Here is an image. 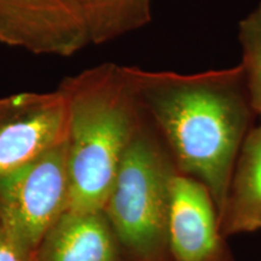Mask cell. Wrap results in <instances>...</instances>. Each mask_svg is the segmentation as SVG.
<instances>
[{
	"label": "cell",
	"mask_w": 261,
	"mask_h": 261,
	"mask_svg": "<svg viewBox=\"0 0 261 261\" xmlns=\"http://www.w3.org/2000/svg\"><path fill=\"white\" fill-rule=\"evenodd\" d=\"M126 71L178 172L207 187L220 215L255 114L241 65L197 74L136 67Z\"/></svg>",
	"instance_id": "1"
},
{
	"label": "cell",
	"mask_w": 261,
	"mask_h": 261,
	"mask_svg": "<svg viewBox=\"0 0 261 261\" xmlns=\"http://www.w3.org/2000/svg\"><path fill=\"white\" fill-rule=\"evenodd\" d=\"M58 90L68 114V211L103 212L123 155L145 115L121 65L90 68L67 77Z\"/></svg>",
	"instance_id": "2"
},
{
	"label": "cell",
	"mask_w": 261,
	"mask_h": 261,
	"mask_svg": "<svg viewBox=\"0 0 261 261\" xmlns=\"http://www.w3.org/2000/svg\"><path fill=\"white\" fill-rule=\"evenodd\" d=\"M178 172L144 122L127 148L103 213L129 261H169L171 184Z\"/></svg>",
	"instance_id": "3"
},
{
	"label": "cell",
	"mask_w": 261,
	"mask_h": 261,
	"mask_svg": "<svg viewBox=\"0 0 261 261\" xmlns=\"http://www.w3.org/2000/svg\"><path fill=\"white\" fill-rule=\"evenodd\" d=\"M68 204L67 140L0 180V227L31 261Z\"/></svg>",
	"instance_id": "4"
},
{
	"label": "cell",
	"mask_w": 261,
	"mask_h": 261,
	"mask_svg": "<svg viewBox=\"0 0 261 261\" xmlns=\"http://www.w3.org/2000/svg\"><path fill=\"white\" fill-rule=\"evenodd\" d=\"M63 93L22 92L0 98V180L67 140Z\"/></svg>",
	"instance_id": "5"
},
{
	"label": "cell",
	"mask_w": 261,
	"mask_h": 261,
	"mask_svg": "<svg viewBox=\"0 0 261 261\" xmlns=\"http://www.w3.org/2000/svg\"><path fill=\"white\" fill-rule=\"evenodd\" d=\"M0 42L69 57L90 40L76 0H0Z\"/></svg>",
	"instance_id": "6"
},
{
	"label": "cell",
	"mask_w": 261,
	"mask_h": 261,
	"mask_svg": "<svg viewBox=\"0 0 261 261\" xmlns=\"http://www.w3.org/2000/svg\"><path fill=\"white\" fill-rule=\"evenodd\" d=\"M167 241L171 261H232L210 190L179 172L171 184Z\"/></svg>",
	"instance_id": "7"
},
{
	"label": "cell",
	"mask_w": 261,
	"mask_h": 261,
	"mask_svg": "<svg viewBox=\"0 0 261 261\" xmlns=\"http://www.w3.org/2000/svg\"><path fill=\"white\" fill-rule=\"evenodd\" d=\"M33 261H126L103 212L67 211L41 241Z\"/></svg>",
	"instance_id": "8"
},
{
	"label": "cell",
	"mask_w": 261,
	"mask_h": 261,
	"mask_svg": "<svg viewBox=\"0 0 261 261\" xmlns=\"http://www.w3.org/2000/svg\"><path fill=\"white\" fill-rule=\"evenodd\" d=\"M219 223L223 236L261 228V125L243 140Z\"/></svg>",
	"instance_id": "9"
},
{
	"label": "cell",
	"mask_w": 261,
	"mask_h": 261,
	"mask_svg": "<svg viewBox=\"0 0 261 261\" xmlns=\"http://www.w3.org/2000/svg\"><path fill=\"white\" fill-rule=\"evenodd\" d=\"M90 44L100 45L144 27L152 0H76Z\"/></svg>",
	"instance_id": "10"
},
{
	"label": "cell",
	"mask_w": 261,
	"mask_h": 261,
	"mask_svg": "<svg viewBox=\"0 0 261 261\" xmlns=\"http://www.w3.org/2000/svg\"><path fill=\"white\" fill-rule=\"evenodd\" d=\"M244 80L254 113L261 117V3L238 25Z\"/></svg>",
	"instance_id": "11"
},
{
	"label": "cell",
	"mask_w": 261,
	"mask_h": 261,
	"mask_svg": "<svg viewBox=\"0 0 261 261\" xmlns=\"http://www.w3.org/2000/svg\"><path fill=\"white\" fill-rule=\"evenodd\" d=\"M0 261H31L0 227Z\"/></svg>",
	"instance_id": "12"
}]
</instances>
